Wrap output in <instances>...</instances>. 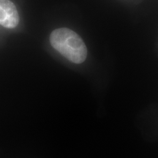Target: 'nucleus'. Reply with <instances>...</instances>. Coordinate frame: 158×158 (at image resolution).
Segmentation results:
<instances>
[{
    "instance_id": "nucleus-1",
    "label": "nucleus",
    "mask_w": 158,
    "mask_h": 158,
    "mask_svg": "<svg viewBox=\"0 0 158 158\" xmlns=\"http://www.w3.org/2000/svg\"><path fill=\"white\" fill-rule=\"evenodd\" d=\"M51 45L75 64H81L87 56V48L81 37L68 28L55 29L50 35Z\"/></svg>"
},
{
    "instance_id": "nucleus-2",
    "label": "nucleus",
    "mask_w": 158,
    "mask_h": 158,
    "mask_svg": "<svg viewBox=\"0 0 158 158\" xmlns=\"http://www.w3.org/2000/svg\"><path fill=\"white\" fill-rule=\"evenodd\" d=\"M19 15L15 5L10 0H0V25L7 29L16 27Z\"/></svg>"
}]
</instances>
